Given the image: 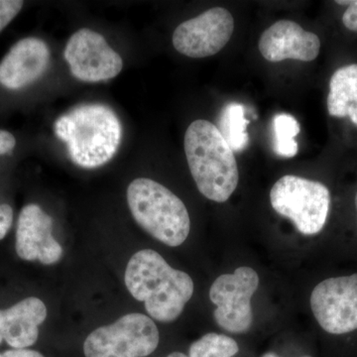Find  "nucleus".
<instances>
[{
	"instance_id": "1",
	"label": "nucleus",
	"mask_w": 357,
	"mask_h": 357,
	"mask_svg": "<svg viewBox=\"0 0 357 357\" xmlns=\"http://www.w3.org/2000/svg\"><path fill=\"white\" fill-rule=\"evenodd\" d=\"M124 280L134 299L144 302L150 317L162 323L177 319L194 294L190 275L174 269L152 249L131 257Z\"/></svg>"
},
{
	"instance_id": "2",
	"label": "nucleus",
	"mask_w": 357,
	"mask_h": 357,
	"mask_svg": "<svg viewBox=\"0 0 357 357\" xmlns=\"http://www.w3.org/2000/svg\"><path fill=\"white\" fill-rule=\"evenodd\" d=\"M54 126L73 163L83 168L105 165L121 145V121L114 110L100 103L79 105L59 117Z\"/></svg>"
},
{
	"instance_id": "3",
	"label": "nucleus",
	"mask_w": 357,
	"mask_h": 357,
	"mask_svg": "<svg viewBox=\"0 0 357 357\" xmlns=\"http://www.w3.org/2000/svg\"><path fill=\"white\" fill-rule=\"evenodd\" d=\"M185 152L201 194L215 203L227 202L238 185V167L217 126L204 119L192 122L185 134Z\"/></svg>"
},
{
	"instance_id": "4",
	"label": "nucleus",
	"mask_w": 357,
	"mask_h": 357,
	"mask_svg": "<svg viewBox=\"0 0 357 357\" xmlns=\"http://www.w3.org/2000/svg\"><path fill=\"white\" fill-rule=\"evenodd\" d=\"M128 203L135 222L162 243L176 248L189 236L187 208L163 185L151 178H136L129 185Z\"/></svg>"
},
{
	"instance_id": "5",
	"label": "nucleus",
	"mask_w": 357,
	"mask_h": 357,
	"mask_svg": "<svg viewBox=\"0 0 357 357\" xmlns=\"http://www.w3.org/2000/svg\"><path fill=\"white\" fill-rule=\"evenodd\" d=\"M270 201L275 211L290 218L301 234L314 236L325 227L331 194L321 183L287 175L275 183Z\"/></svg>"
},
{
	"instance_id": "6",
	"label": "nucleus",
	"mask_w": 357,
	"mask_h": 357,
	"mask_svg": "<svg viewBox=\"0 0 357 357\" xmlns=\"http://www.w3.org/2000/svg\"><path fill=\"white\" fill-rule=\"evenodd\" d=\"M159 344V331L149 317L128 314L100 326L86 337V357H145Z\"/></svg>"
},
{
	"instance_id": "7",
	"label": "nucleus",
	"mask_w": 357,
	"mask_h": 357,
	"mask_svg": "<svg viewBox=\"0 0 357 357\" xmlns=\"http://www.w3.org/2000/svg\"><path fill=\"white\" fill-rule=\"evenodd\" d=\"M259 285V277L250 267H239L213 282L210 299L217 305L213 318L220 328L231 333L248 332L252 325L251 298Z\"/></svg>"
},
{
	"instance_id": "8",
	"label": "nucleus",
	"mask_w": 357,
	"mask_h": 357,
	"mask_svg": "<svg viewBox=\"0 0 357 357\" xmlns=\"http://www.w3.org/2000/svg\"><path fill=\"white\" fill-rule=\"evenodd\" d=\"M310 303L326 333L344 335L357 330V274L321 282L312 290Z\"/></svg>"
},
{
	"instance_id": "9",
	"label": "nucleus",
	"mask_w": 357,
	"mask_h": 357,
	"mask_svg": "<svg viewBox=\"0 0 357 357\" xmlns=\"http://www.w3.org/2000/svg\"><path fill=\"white\" fill-rule=\"evenodd\" d=\"M64 57L73 76L88 83L114 79L123 68L121 56L107 44L105 37L88 28L70 36Z\"/></svg>"
},
{
	"instance_id": "10",
	"label": "nucleus",
	"mask_w": 357,
	"mask_h": 357,
	"mask_svg": "<svg viewBox=\"0 0 357 357\" xmlns=\"http://www.w3.org/2000/svg\"><path fill=\"white\" fill-rule=\"evenodd\" d=\"M234 30L231 13L222 7H213L178 25L174 31L173 45L187 57H211L229 43Z\"/></svg>"
},
{
	"instance_id": "11",
	"label": "nucleus",
	"mask_w": 357,
	"mask_h": 357,
	"mask_svg": "<svg viewBox=\"0 0 357 357\" xmlns=\"http://www.w3.org/2000/svg\"><path fill=\"white\" fill-rule=\"evenodd\" d=\"M53 218L37 204L24 206L18 218L16 230V252L23 260H38L44 265L57 263L63 248L52 236Z\"/></svg>"
},
{
	"instance_id": "12",
	"label": "nucleus",
	"mask_w": 357,
	"mask_h": 357,
	"mask_svg": "<svg viewBox=\"0 0 357 357\" xmlns=\"http://www.w3.org/2000/svg\"><path fill=\"white\" fill-rule=\"evenodd\" d=\"M258 47L269 62L289 59L312 62L319 56L321 40L318 35L306 31L294 21L280 20L263 32Z\"/></svg>"
},
{
	"instance_id": "13",
	"label": "nucleus",
	"mask_w": 357,
	"mask_h": 357,
	"mask_svg": "<svg viewBox=\"0 0 357 357\" xmlns=\"http://www.w3.org/2000/svg\"><path fill=\"white\" fill-rule=\"evenodd\" d=\"M49 63L50 50L43 40H20L0 63V84L10 89L24 88L42 77Z\"/></svg>"
},
{
	"instance_id": "14",
	"label": "nucleus",
	"mask_w": 357,
	"mask_h": 357,
	"mask_svg": "<svg viewBox=\"0 0 357 357\" xmlns=\"http://www.w3.org/2000/svg\"><path fill=\"white\" fill-rule=\"evenodd\" d=\"M47 318V307L38 298L20 301L0 310V344L6 340L13 349L31 347L38 340L39 326Z\"/></svg>"
},
{
	"instance_id": "15",
	"label": "nucleus",
	"mask_w": 357,
	"mask_h": 357,
	"mask_svg": "<svg viewBox=\"0 0 357 357\" xmlns=\"http://www.w3.org/2000/svg\"><path fill=\"white\" fill-rule=\"evenodd\" d=\"M328 110L333 117H349L357 126V64L344 66L333 75Z\"/></svg>"
},
{
	"instance_id": "16",
	"label": "nucleus",
	"mask_w": 357,
	"mask_h": 357,
	"mask_svg": "<svg viewBox=\"0 0 357 357\" xmlns=\"http://www.w3.org/2000/svg\"><path fill=\"white\" fill-rule=\"evenodd\" d=\"M245 109L241 103L230 102L225 105L218 119V129L234 152H241L248 145Z\"/></svg>"
},
{
	"instance_id": "17",
	"label": "nucleus",
	"mask_w": 357,
	"mask_h": 357,
	"mask_svg": "<svg viewBox=\"0 0 357 357\" xmlns=\"http://www.w3.org/2000/svg\"><path fill=\"white\" fill-rule=\"evenodd\" d=\"M275 152L281 157L292 158L298 153L295 137L299 134V122L292 115L281 114L274 117Z\"/></svg>"
},
{
	"instance_id": "18",
	"label": "nucleus",
	"mask_w": 357,
	"mask_h": 357,
	"mask_svg": "<svg viewBox=\"0 0 357 357\" xmlns=\"http://www.w3.org/2000/svg\"><path fill=\"white\" fill-rule=\"evenodd\" d=\"M239 351L236 340L225 335L206 333L189 349V357H234Z\"/></svg>"
},
{
	"instance_id": "19",
	"label": "nucleus",
	"mask_w": 357,
	"mask_h": 357,
	"mask_svg": "<svg viewBox=\"0 0 357 357\" xmlns=\"http://www.w3.org/2000/svg\"><path fill=\"white\" fill-rule=\"evenodd\" d=\"M23 4L20 0H0V32L20 13Z\"/></svg>"
},
{
	"instance_id": "20",
	"label": "nucleus",
	"mask_w": 357,
	"mask_h": 357,
	"mask_svg": "<svg viewBox=\"0 0 357 357\" xmlns=\"http://www.w3.org/2000/svg\"><path fill=\"white\" fill-rule=\"evenodd\" d=\"M340 6H349L342 15V23L347 29L357 32V0L356 1H335Z\"/></svg>"
},
{
	"instance_id": "21",
	"label": "nucleus",
	"mask_w": 357,
	"mask_h": 357,
	"mask_svg": "<svg viewBox=\"0 0 357 357\" xmlns=\"http://www.w3.org/2000/svg\"><path fill=\"white\" fill-rule=\"evenodd\" d=\"M13 222V211L9 204H0V241L6 236Z\"/></svg>"
},
{
	"instance_id": "22",
	"label": "nucleus",
	"mask_w": 357,
	"mask_h": 357,
	"mask_svg": "<svg viewBox=\"0 0 357 357\" xmlns=\"http://www.w3.org/2000/svg\"><path fill=\"white\" fill-rule=\"evenodd\" d=\"M15 137L6 130L0 129V156L6 154H10L15 148Z\"/></svg>"
},
{
	"instance_id": "23",
	"label": "nucleus",
	"mask_w": 357,
	"mask_h": 357,
	"mask_svg": "<svg viewBox=\"0 0 357 357\" xmlns=\"http://www.w3.org/2000/svg\"><path fill=\"white\" fill-rule=\"evenodd\" d=\"M0 357H44L38 351H31V349H9L0 354Z\"/></svg>"
},
{
	"instance_id": "24",
	"label": "nucleus",
	"mask_w": 357,
	"mask_h": 357,
	"mask_svg": "<svg viewBox=\"0 0 357 357\" xmlns=\"http://www.w3.org/2000/svg\"><path fill=\"white\" fill-rule=\"evenodd\" d=\"M167 357H189L185 356L184 354H181V352H173V354H169Z\"/></svg>"
},
{
	"instance_id": "25",
	"label": "nucleus",
	"mask_w": 357,
	"mask_h": 357,
	"mask_svg": "<svg viewBox=\"0 0 357 357\" xmlns=\"http://www.w3.org/2000/svg\"><path fill=\"white\" fill-rule=\"evenodd\" d=\"M262 357H280L279 356H277L276 354H274V352H267V354H265L264 356ZM304 357H311V356H304Z\"/></svg>"
},
{
	"instance_id": "26",
	"label": "nucleus",
	"mask_w": 357,
	"mask_h": 357,
	"mask_svg": "<svg viewBox=\"0 0 357 357\" xmlns=\"http://www.w3.org/2000/svg\"><path fill=\"white\" fill-rule=\"evenodd\" d=\"M356 213H357V192H356Z\"/></svg>"
}]
</instances>
